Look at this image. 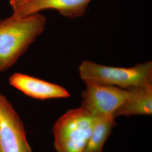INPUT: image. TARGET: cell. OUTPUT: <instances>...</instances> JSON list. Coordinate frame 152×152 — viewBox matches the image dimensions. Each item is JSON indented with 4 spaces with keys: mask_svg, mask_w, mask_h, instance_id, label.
Segmentation results:
<instances>
[{
    "mask_svg": "<svg viewBox=\"0 0 152 152\" xmlns=\"http://www.w3.org/2000/svg\"><path fill=\"white\" fill-rule=\"evenodd\" d=\"M46 17L37 12L0 20V73L7 71L43 32Z\"/></svg>",
    "mask_w": 152,
    "mask_h": 152,
    "instance_id": "6da1fadb",
    "label": "cell"
},
{
    "mask_svg": "<svg viewBox=\"0 0 152 152\" xmlns=\"http://www.w3.org/2000/svg\"><path fill=\"white\" fill-rule=\"evenodd\" d=\"M79 74L85 83L126 89L152 83V62L140 63L130 68L113 67L85 60L79 66Z\"/></svg>",
    "mask_w": 152,
    "mask_h": 152,
    "instance_id": "7a4b0ae2",
    "label": "cell"
},
{
    "mask_svg": "<svg viewBox=\"0 0 152 152\" xmlns=\"http://www.w3.org/2000/svg\"><path fill=\"white\" fill-rule=\"evenodd\" d=\"M96 120L81 107L68 110L53 126L56 152H83Z\"/></svg>",
    "mask_w": 152,
    "mask_h": 152,
    "instance_id": "3957f363",
    "label": "cell"
},
{
    "mask_svg": "<svg viewBox=\"0 0 152 152\" xmlns=\"http://www.w3.org/2000/svg\"><path fill=\"white\" fill-rule=\"evenodd\" d=\"M85 83L86 88L82 93V108L97 119L114 118V113L127 98L126 89Z\"/></svg>",
    "mask_w": 152,
    "mask_h": 152,
    "instance_id": "277c9868",
    "label": "cell"
},
{
    "mask_svg": "<svg viewBox=\"0 0 152 152\" xmlns=\"http://www.w3.org/2000/svg\"><path fill=\"white\" fill-rule=\"evenodd\" d=\"M0 152H33L22 120L1 92Z\"/></svg>",
    "mask_w": 152,
    "mask_h": 152,
    "instance_id": "5b68a950",
    "label": "cell"
},
{
    "mask_svg": "<svg viewBox=\"0 0 152 152\" xmlns=\"http://www.w3.org/2000/svg\"><path fill=\"white\" fill-rule=\"evenodd\" d=\"M91 0H29L14 10L12 16L22 18L46 9H54L63 16L75 19L83 16Z\"/></svg>",
    "mask_w": 152,
    "mask_h": 152,
    "instance_id": "8992f818",
    "label": "cell"
},
{
    "mask_svg": "<svg viewBox=\"0 0 152 152\" xmlns=\"http://www.w3.org/2000/svg\"><path fill=\"white\" fill-rule=\"evenodd\" d=\"M12 86L31 98L46 100L70 97L64 87L32 76L19 73H14L9 78Z\"/></svg>",
    "mask_w": 152,
    "mask_h": 152,
    "instance_id": "52a82bcc",
    "label": "cell"
},
{
    "mask_svg": "<svg viewBox=\"0 0 152 152\" xmlns=\"http://www.w3.org/2000/svg\"><path fill=\"white\" fill-rule=\"evenodd\" d=\"M127 98L114 113L118 116L152 115V83L126 88Z\"/></svg>",
    "mask_w": 152,
    "mask_h": 152,
    "instance_id": "ba28073f",
    "label": "cell"
},
{
    "mask_svg": "<svg viewBox=\"0 0 152 152\" xmlns=\"http://www.w3.org/2000/svg\"><path fill=\"white\" fill-rule=\"evenodd\" d=\"M116 125L114 117L97 119L83 152H103L104 145Z\"/></svg>",
    "mask_w": 152,
    "mask_h": 152,
    "instance_id": "9c48e42d",
    "label": "cell"
},
{
    "mask_svg": "<svg viewBox=\"0 0 152 152\" xmlns=\"http://www.w3.org/2000/svg\"><path fill=\"white\" fill-rule=\"evenodd\" d=\"M29 0H10V4L13 9V10L16 9L18 7L22 5V4L26 3Z\"/></svg>",
    "mask_w": 152,
    "mask_h": 152,
    "instance_id": "30bf717a",
    "label": "cell"
}]
</instances>
